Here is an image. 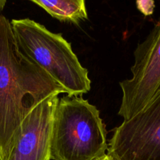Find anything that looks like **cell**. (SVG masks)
<instances>
[{"mask_svg": "<svg viewBox=\"0 0 160 160\" xmlns=\"http://www.w3.org/2000/svg\"><path fill=\"white\" fill-rule=\"evenodd\" d=\"M65 90L19 49L11 23L0 14V160H6L22 122L42 102Z\"/></svg>", "mask_w": 160, "mask_h": 160, "instance_id": "1", "label": "cell"}, {"mask_svg": "<svg viewBox=\"0 0 160 160\" xmlns=\"http://www.w3.org/2000/svg\"><path fill=\"white\" fill-rule=\"evenodd\" d=\"M19 49L46 72L68 96H81L91 88L88 70L82 66L72 45L61 34L28 18L10 21Z\"/></svg>", "mask_w": 160, "mask_h": 160, "instance_id": "2", "label": "cell"}, {"mask_svg": "<svg viewBox=\"0 0 160 160\" xmlns=\"http://www.w3.org/2000/svg\"><path fill=\"white\" fill-rule=\"evenodd\" d=\"M108 148L106 128L97 107L82 96L60 98L53 115L50 159L96 160Z\"/></svg>", "mask_w": 160, "mask_h": 160, "instance_id": "3", "label": "cell"}, {"mask_svg": "<svg viewBox=\"0 0 160 160\" xmlns=\"http://www.w3.org/2000/svg\"><path fill=\"white\" fill-rule=\"evenodd\" d=\"M133 56L132 77L119 82L122 96L118 114L124 120L142 110L160 90V18Z\"/></svg>", "mask_w": 160, "mask_h": 160, "instance_id": "4", "label": "cell"}, {"mask_svg": "<svg viewBox=\"0 0 160 160\" xmlns=\"http://www.w3.org/2000/svg\"><path fill=\"white\" fill-rule=\"evenodd\" d=\"M107 152L114 160H160V90L142 110L115 128Z\"/></svg>", "mask_w": 160, "mask_h": 160, "instance_id": "5", "label": "cell"}, {"mask_svg": "<svg viewBox=\"0 0 160 160\" xmlns=\"http://www.w3.org/2000/svg\"><path fill=\"white\" fill-rule=\"evenodd\" d=\"M58 100L57 95L46 98L25 117L6 160H50L52 127Z\"/></svg>", "mask_w": 160, "mask_h": 160, "instance_id": "6", "label": "cell"}, {"mask_svg": "<svg viewBox=\"0 0 160 160\" xmlns=\"http://www.w3.org/2000/svg\"><path fill=\"white\" fill-rule=\"evenodd\" d=\"M61 22L78 24L88 19L86 0H29Z\"/></svg>", "mask_w": 160, "mask_h": 160, "instance_id": "7", "label": "cell"}, {"mask_svg": "<svg viewBox=\"0 0 160 160\" xmlns=\"http://www.w3.org/2000/svg\"><path fill=\"white\" fill-rule=\"evenodd\" d=\"M136 8L145 17L153 14L155 9L154 0H136Z\"/></svg>", "mask_w": 160, "mask_h": 160, "instance_id": "8", "label": "cell"}, {"mask_svg": "<svg viewBox=\"0 0 160 160\" xmlns=\"http://www.w3.org/2000/svg\"><path fill=\"white\" fill-rule=\"evenodd\" d=\"M96 160H114L112 159V158L111 157V156H108V154H105V155H104L103 156H101V157H100V158H98V159H97Z\"/></svg>", "mask_w": 160, "mask_h": 160, "instance_id": "9", "label": "cell"}, {"mask_svg": "<svg viewBox=\"0 0 160 160\" xmlns=\"http://www.w3.org/2000/svg\"><path fill=\"white\" fill-rule=\"evenodd\" d=\"M6 2H7V0H0V14H1V12L3 11V8L6 6Z\"/></svg>", "mask_w": 160, "mask_h": 160, "instance_id": "10", "label": "cell"}]
</instances>
